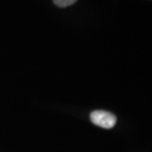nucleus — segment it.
I'll return each mask as SVG.
<instances>
[{"instance_id":"f257e3e1","label":"nucleus","mask_w":152,"mask_h":152,"mask_svg":"<svg viewBox=\"0 0 152 152\" xmlns=\"http://www.w3.org/2000/svg\"><path fill=\"white\" fill-rule=\"evenodd\" d=\"M90 120L94 125L103 129H112L117 122V118L114 114L103 110L93 111L90 114Z\"/></svg>"},{"instance_id":"f03ea898","label":"nucleus","mask_w":152,"mask_h":152,"mask_svg":"<svg viewBox=\"0 0 152 152\" xmlns=\"http://www.w3.org/2000/svg\"><path fill=\"white\" fill-rule=\"evenodd\" d=\"M55 5L58 7H68L70 5H73L74 3L77 2V0H53Z\"/></svg>"}]
</instances>
